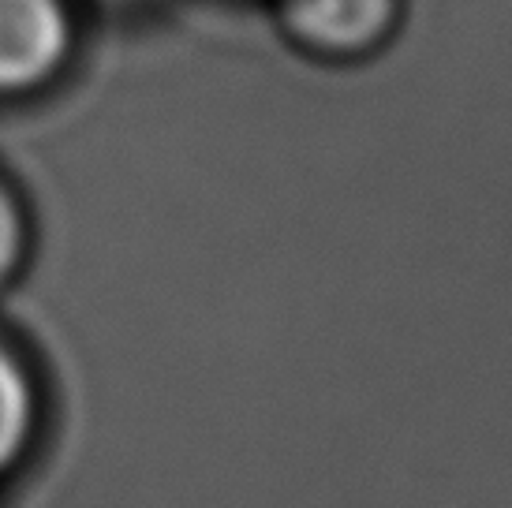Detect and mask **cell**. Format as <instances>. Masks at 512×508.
<instances>
[{
    "mask_svg": "<svg viewBox=\"0 0 512 508\" xmlns=\"http://www.w3.org/2000/svg\"><path fill=\"white\" fill-rule=\"evenodd\" d=\"M281 27L318 57L356 60L397 30L400 0H277Z\"/></svg>",
    "mask_w": 512,
    "mask_h": 508,
    "instance_id": "obj_2",
    "label": "cell"
},
{
    "mask_svg": "<svg viewBox=\"0 0 512 508\" xmlns=\"http://www.w3.org/2000/svg\"><path fill=\"white\" fill-rule=\"evenodd\" d=\"M72 45L68 0H0V98L45 90L68 68Z\"/></svg>",
    "mask_w": 512,
    "mask_h": 508,
    "instance_id": "obj_1",
    "label": "cell"
},
{
    "mask_svg": "<svg viewBox=\"0 0 512 508\" xmlns=\"http://www.w3.org/2000/svg\"><path fill=\"white\" fill-rule=\"evenodd\" d=\"M45 419V396L27 352L0 333V482L30 460Z\"/></svg>",
    "mask_w": 512,
    "mask_h": 508,
    "instance_id": "obj_3",
    "label": "cell"
},
{
    "mask_svg": "<svg viewBox=\"0 0 512 508\" xmlns=\"http://www.w3.org/2000/svg\"><path fill=\"white\" fill-rule=\"evenodd\" d=\"M30 258V217L23 198L0 180V292H8Z\"/></svg>",
    "mask_w": 512,
    "mask_h": 508,
    "instance_id": "obj_4",
    "label": "cell"
},
{
    "mask_svg": "<svg viewBox=\"0 0 512 508\" xmlns=\"http://www.w3.org/2000/svg\"><path fill=\"white\" fill-rule=\"evenodd\" d=\"M105 4H143V0H105Z\"/></svg>",
    "mask_w": 512,
    "mask_h": 508,
    "instance_id": "obj_5",
    "label": "cell"
}]
</instances>
